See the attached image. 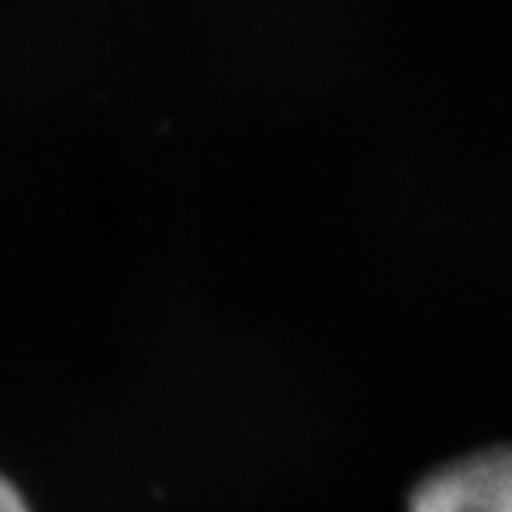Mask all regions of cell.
I'll use <instances>...</instances> for the list:
<instances>
[{
    "instance_id": "cell-1",
    "label": "cell",
    "mask_w": 512,
    "mask_h": 512,
    "mask_svg": "<svg viewBox=\"0 0 512 512\" xmlns=\"http://www.w3.org/2000/svg\"><path fill=\"white\" fill-rule=\"evenodd\" d=\"M409 512H512V463L506 449L446 466L419 483Z\"/></svg>"
},
{
    "instance_id": "cell-2",
    "label": "cell",
    "mask_w": 512,
    "mask_h": 512,
    "mask_svg": "<svg viewBox=\"0 0 512 512\" xmlns=\"http://www.w3.org/2000/svg\"><path fill=\"white\" fill-rule=\"evenodd\" d=\"M0 512H30L24 496H20L7 479H0Z\"/></svg>"
}]
</instances>
